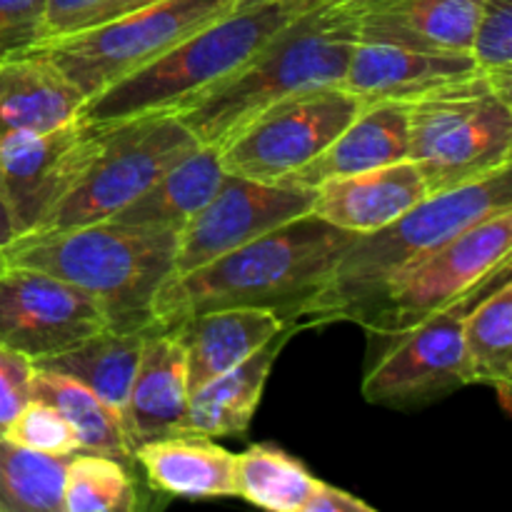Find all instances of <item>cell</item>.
Returning a JSON list of instances; mask_svg holds the SVG:
<instances>
[{
	"label": "cell",
	"instance_id": "cell-5",
	"mask_svg": "<svg viewBox=\"0 0 512 512\" xmlns=\"http://www.w3.org/2000/svg\"><path fill=\"white\" fill-rule=\"evenodd\" d=\"M315 0H235L225 13L148 65L85 100L78 118L108 125L148 113H178L253 58L285 23Z\"/></svg>",
	"mask_w": 512,
	"mask_h": 512
},
{
	"label": "cell",
	"instance_id": "cell-12",
	"mask_svg": "<svg viewBox=\"0 0 512 512\" xmlns=\"http://www.w3.org/2000/svg\"><path fill=\"white\" fill-rule=\"evenodd\" d=\"M315 190L225 173L213 198L180 228L173 275H185L313 208Z\"/></svg>",
	"mask_w": 512,
	"mask_h": 512
},
{
	"label": "cell",
	"instance_id": "cell-3",
	"mask_svg": "<svg viewBox=\"0 0 512 512\" xmlns=\"http://www.w3.org/2000/svg\"><path fill=\"white\" fill-rule=\"evenodd\" d=\"M505 208H512L510 165L478 183L428 195L383 228L355 235L295 320L300 318L308 325L330 320L360 323L395 280L423 263L460 230Z\"/></svg>",
	"mask_w": 512,
	"mask_h": 512
},
{
	"label": "cell",
	"instance_id": "cell-16",
	"mask_svg": "<svg viewBox=\"0 0 512 512\" xmlns=\"http://www.w3.org/2000/svg\"><path fill=\"white\" fill-rule=\"evenodd\" d=\"M483 0H348L358 40L423 53H468Z\"/></svg>",
	"mask_w": 512,
	"mask_h": 512
},
{
	"label": "cell",
	"instance_id": "cell-31",
	"mask_svg": "<svg viewBox=\"0 0 512 512\" xmlns=\"http://www.w3.org/2000/svg\"><path fill=\"white\" fill-rule=\"evenodd\" d=\"M468 55L495 88L512 93V0L480 3Z\"/></svg>",
	"mask_w": 512,
	"mask_h": 512
},
{
	"label": "cell",
	"instance_id": "cell-38",
	"mask_svg": "<svg viewBox=\"0 0 512 512\" xmlns=\"http://www.w3.org/2000/svg\"><path fill=\"white\" fill-rule=\"evenodd\" d=\"M150 3H155V0H110V5L105 8V15L100 23H105V20H110V18H118V15H125V13H130V10H138V8H143V5H150Z\"/></svg>",
	"mask_w": 512,
	"mask_h": 512
},
{
	"label": "cell",
	"instance_id": "cell-4",
	"mask_svg": "<svg viewBox=\"0 0 512 512\" xmlns=\"http://www.w3.org/2000/svg\"><path fill=\"white\" fill-rule=\"evenodd\" d=\"M175 250L178 230L100 220L15 235L3 260L88 293L113 330H143L153 325V300L173 275Z\"/></svg>",
	"mask_w": 512,
	"mask_h": 512
},
{
	"label": "cell",
	"instance_id": "cell-20",
	"mask_svg": "<svg viewBox=\"0 0 512 512\" xmlns=\"http://www.w3.org/2000/svg\"><path fill=\"white\" fill-rule=\"evenodd\" d=\"M408 153V105L393 100L370 103L360 108V113L340 130L338 138L318 158L283 180V185L318 188L325 180L403 163L408 160Z\"/></svg>",
	"mask_w": 512,
	"mask_h": 512
},
{
	"label": "cell",
	"instance_id": "cell-10",
	"mask_svg": "<svg viewBox=\"0 0 512 512\" xmlns=\"http://www.w3.org/2000/svg\"><path fill=\"white\" fill-rule=\"evenodd\" d=\"M343 85H323L278 100L220 145L225 173L283 183L318 158L360 113Z\"/></svg>",
	"mask_w": 512,
	"mask_h": 512
},
{
	"label": "cell",
	"instance_id": "cell-21",
	"mask_svg": "<svg viewBox=\"0 0 512 512\" xmlns=\"http://www.w3.org/2000/svg\"><path fill=\"white\" fill-rule=\"evenodd\" d=\"M85 95L48 58L18 53L0 58V138L48 133L80 115Z\"/></svg>",
	"mask_w": 512,
	"mask_h": 512
},
{
	"label": "cell",
	"instance_id": "cell-2",
	"mask_svg": "<svg viewBox=\"0 0 512 512\" xmlns=\"http://www.w3.org/2000/svg\"><path fill=\"white\" fill-rule=\"evenodd\" d=\"M355 45L353 10L345 3L315 0L235 73L183 105L178 118L200 145L220 148L278 100L343 83Z\"/></svg>",
	"mask_w": 512,
	"mask_h": 512
},
{
	"label": "cell",
	"instance_id": "cell-19",
	"mask_svg": "<svg viewBox=\"0 0 512 512\" xmlns=\"http://www.w3.org/2000/svg\"><path fill=\"white\" fill-rule=\"evenodd\" d=\"M310 213L348 233H373L428 198L410 160L320 183Z\"/></svg>",
	"mask_w": 512,
	"mask_h": 512
},
{
	"label": "cell",
	"instance_id": "cell-9",
	"mask_svg": "<svg viewBox=\"0 0 512 512\" xmlns=\"http://www.w3.org/2000/svg\"><path fill=\"white\" fill-rule=\"evenodd\" d=\"M510 248L512 208L485 215L395 280L360 325L393 335L448 305L473 300L493 280L510 275Z\"/></svg>",
	"mask_w": 512,
	"mask_h": 512
},
{
	"label": "cell",
	"instance_id": "cell-14",
	"mask_svg": "<svg viewBox=\"0 0 512 512\" xmlns=\"http://www.w3.org/2000/svg\"><path fill=\"white\" fill-rule=\"evenodd\" d=\"M100 125L80 118L48 133L0 138V190L18 235L35 230L83 175L98 148Z\"/></svg>",
	"mask_w": 512,
	"mask_h": 512
},
{
	"label": "cell",
	"instance_id": "cell-36",
	"mask_svg": "<svg viewBox=\"0 0 512 512\" xmlns=\"http://www.w3.org/2000/svg\"><path fill=\"white\" fill-rule=\"evenodd\" d=\"M305 512H375V508L365 503V500L345 493V490L333 488V485L318 480L308 505H305Z\"/></svg>",
	"mask_w": 512,
	"mask_h": 512
},
{
	"label": "cell",
	"instance_id": "cell-39",
	"mask_svg": "<svg viewBox=\"0 0 512 512\" xmlns=\"http://www.w3.org/2000/svg\"><path fill=\"white\" fill-rule=\"evenodd\" d=\"M333 3H348V0H333Z\"/></svg>",
	"mask_w": 512,
	"mask_h": 512
},
{
	"label": "cell",
	"instance_id": "cell-25",
	"mask_svg": "<svg viewBox=\"0 0 512 512\" xmlns=\"http://www.w3.org/2000/svg\"><path fill=\"white\" fill-rule=\"evenodd\" d=\"M150 328L143 330H113L105 328L90 338L80 340L73 348L58 355L35 360L33 368L50 370V373L65 375L75 383L93 390L100 400L118 410L123 418L125 403H128L130 385H133L135 370H138L140 350Z\"/></svg>",
	"mask_w": 512,
	"mask_h": 512
},
{
	"label": "cell",
	"instance_id": "cell-24",
	"mask_svg": "<svg viewBox=\"0 0 512 512\" xmlns=\"http://www.w3.org/2000/svg\"><path fill=\"white\" fill-rule=\"evenodd\" d=\"M223 175L220 148L198 145L193 153L165 170L148 190L130 200L110 220L138 225V228H165L180 233V228L213 198Z\"/></svg>",
	"mask_w": 512,
	"mask_h": 512
},
{
	"label": "cell",
	"instance_id": "cell-28",
	"mask_svg": "<svg viewBox=\"0 0 512 512\" xmlns=\"http://www.w3.org/2000/svg\"><path fill=\"white\" fill-rule=\"evenodd\" d=\"M238 498L273 512H305L318 478L278 445H250L235 455Z\"/></svg>",
	"mask_w": 512,
	"mask_h": 512
},
{
	"label": "cell",
	"instance_id": "cell-7",
	"mask_svg": "<svg viewBox=\"0 0 512 512\" xmlns=\"http://www.w3.org/2000/svg\"><path fill=\"white\" fill-rule=\"evenodd\" d=\"M198 145L178 113H148L100 125L88 168L35 230L110 220Z\"/></svg>",
	"mask_w": 512,
	"mask_h": 512
},
{
	"label": "cell",
	"instance_id": "cell-35",
	"mask_svg": "<svg viewBox=\"0 0 512 512\" xmlns=\"http://www.w3.org/2000/svg\"><path fill=\"white\" fill-rule=\"evenodd\" d=\"M108 5L110 0H45L43 38H40V43L98 25Z\"/></svg>",
	"mask_w": 512,
	"mask_h": 512
},
{
	"label": "cell",
	"instance_id": "cell-29",
	"mask_svg": "<svg viewBox=\"0 0 512 512\" xmlns=\"http://www.w3.org/2000/svg\"><path fill=\"white\" fill-rule=\"evenodd\" d=\"M68 458L20 448L0 435V512H63Z\"/></svg>",
	"mask_w": 512,
	"mask_h": 512
},
{
	"label": "cell",
	"instance_id": "cell-23",
	"mask_svg": "<svg viewBox=\"0 0 512 512\" xmlns=\"http://www.w3.org/2000/svg\"><path fill=\"white\" fill-rule=\"evenodd\" d=\"M293 333L295 328L283 330L278 338L255 350L243 363L225 370L223 375L208 380L195 393H190L188 413H185L180 435H200V438L243 435L253 423V415L263 398V388L268 383L275 360H278V353Z\"/></svg>",
	"mask_w": 512,
	"mask_h": 512
},
{
	"label": "cell",
	"instance_id": "cell-18",
	"mask_svg": "<svg viewBox=\"0 0 512 512\" xmlns=\"http://www.w3.org/2000/svg\"><path fill=\"white\" fill-rule=\"evenodd\" d=\"M295 323L270 308H218L195 313L175 325L185 350L188 393L235 368Z\"/></svg>",
	"mask_w": 512,
	"mask_h": 512
},
{
	"label": "cell",
	"instance_id": "cell-37",
	"mask_svg": "<svg viewBox=\"0 0 512 512\" xmlns=\"http://www.w3.org/2000/svg\"><path fill=\"white\" fill-rule=\"evenodd\" d=\"M15 235H18V228H15V220H13V213H10V208H8V200H5L3 190H0V268H5L3 253Z\"/></svg>",
	"mask_w": 512,
	"mask_h": 512
},
{
	"label": "cell",
	"instance_id": "cell-1",
	"mask_svg": "<svg viewBox=\"0 0 512 512\" xmlns=\"http://www.w3.org/2000/svg\"><path fill=\"white\" fill-rule=\"evenodd\" d=\"M358 233L305 213L185 275H170L153 300V323L175 328L218 308H270L293 323Z\"/></svg>",
	"mask_w": 512,
	"mask_h": 512
},
{
	"label": "cell",
	"instance_id": "cell-6",
	"mask_svg": "<svg viewBox=\"0 0 512 512\" xmlns=\"http://www.w3.org/2000/svg\"><path fill=\"white\" fill-rule=\"evenodd\" d=\"M408 135L428 195L478 183L510 165L512 98L480 75L410 103Z\"/></svg>",
	"mask_w": 512,
	"mask_h": 512
},
{
	"label": "cell",
	"instance_id": "cell-33",
	"mask_svg": "<svg viewBox=\"0 0 512 512\" xmlns=\"http://www.w3.org/2000/svg\"><path fill=\"white\" fill-rule=\"evenodd\" d=\"M45 0H0V58L30 50L43 38Z\"/></svg>",
	"mask_w": 512,
	"mask_h": 512
},
{
	"label": "cell",
	"instance_id": "cell-22",
	"mask_svg": "<svg viewBox=\"0 0 512 512\" xmlns=\"http://www.w3.org/2000/svg\"><path fill=\"white\" fill-rule=\"evenodd\" d=\"M133 463L140 465L150 488L170 498H238L235 453L215 445L213 438L168 435L148 440L133 450Z\"/></svg>",
	"mask_w": 512,
	"mask_h": 512
},
{
	"label": "cell",
	"instance_id": "cell-30",
	"mask_svg": "<svg viewBox=\"0 0 512 512\" xmlns=\"http://www.w3.org/2000/svg\"><path fill=\"white\" fill-rule=\"evenodd\" d=\"M138 488L128 463L103 453L78 450L65 463L63 512H130Z\"/></svg>",
	"mask_w": 512,
	"mask_h": 512
},
{
	"label": "cell",
	"instance_id": "cell-11",
	"mask_svg": "<svg viewBox=\"0 0 512 512\" xmlns=\"http://www.w3.org/2000/svg\"><path fill=\"white\" fill-rule=\"evenodd\" d=\"M470 305L473 300H460L393 333L390 348L365 373L363 398L373 405L413 408L468 385L463 315Z\"/></svg>",
	"mask_w": 512,
	"mask_h": 512
},
{
	"label": "cell",
	"instance_id": "cell-13",
	"mask_svg": "<svg viewBox=\"0 0 512 512\" xmlns=\"http://www.w3.org/2000/svg\"><path fill=\"white\" fill-rule=\"evenodd\" d=\"M110 328L95 298L33 268H0V345L28 360L48 358Z\"/></svg>",
	"mask_w": 512,
	"mask_h": 512
},
{
	"label": "cell",
	"instance_id": "cell-17",
	"mask_svg": "<svg viewBox=\"0 0 512 512\" xmlns=\"http://www.w3.org/2000/svg\"><path fill=\"white\" fill-rule=\"evenodd\" d=\"M188 398L183 345L175 330L153 323L143 340L138 370L123 410L130 450L148 440L183 433Z\"/></svg>",
	"mask_w": 512,
	"mask_h": 512
},
{
	"label": "cell",
	"instance_id": "cell-32",
	"mask_svg": "<svg viewBox=\"0 0 512 512\" xmlns=\"http://www.w3.org/2000/svg\"><path fill=\"white\" fill-rule=\"evenodd\" d=\"M3 438L20 448L43 455H58V458H68L80 450L73 428L60 418V413H55L48 403L38 398H30L23 405V410L5 428Z\"/></svg>",
	"mask_w": 512,
	"mask_h": 512
},
{
	"label": "cell",
	"instance_id": "cell-26",
	"mask_svg": "<svg viewBox=\"0 0 512 512\" xmlns=\"http://www.w3.org/2000/svg\"><path fill=\"white\" fill-rule=\"evenodd\" d=\"M468 385H493L508 408L512 380V285L503 278L463 315Z\"/></svg>",
	"mask_w": 512,
	"mask_h": 512
},
{
	"label": "cell",
	"instance_id": "cell-34",
	"mask_svg": "<svg viewBox=\"0 0 512 512\" xmlns=\"http://www.w3.org/2000/svg\"><path fill=\"white\" fill-rule=\"evenodd\" d=\"M33 360L0 345V435L30 400Z\"/></svg>",
	"mask_w": 512,
	"mask_h": 512
},
{
	"label": "cell",
	"instance_id": "cell-8",
	"mask_svg": "<svg viewBox=\"0 0 512 512\" xmlns=\"http://www.w3.org/2000/svg\"><path fill=\"white\" fill-rule=\"evenodd\" d=\"M233 3L235 0H155L105 23L43 40L30 48V53L48 58L83 90L85 98H93L218 18Z\"/></svg>",
	"mask_w": 512,
	"mask_h": 512
},
{
	"label": "cell",
	"instance_id": "cell-15",
	"mask_svg": "<svg viewBox=\"0 0 512 512\" xmlns=\"http://www.w3.org/2000/svg\"><path fill=\"white\" fill-rule=\"evenodd\" d=\"M480 75L483 73L468 53H423L358 40L340 85L353 93L360 105L383 100L410 105L425 95L470 83Z\"/></svg>",
	"mask_w": 512,
	"mask_h": 512
},
{
	"label": "cell",
	"instance_id": "cell-27",
	"mask_svg": "<svg viewBox=\"0 0 512 512\" xmlns=\"http://www.w3.org/2000/svg\"><path fill=\"white\" fill-rule=\"evenodd\" d=\"M30 398L43 400L55 413H60V418L73 428L80 450L133 463V450H130L128 435H125L123 418L93 390L65 378V375L33 368Z\"/></svg>",
	"mask_w": 512,
	"mask_h": 512
}]
</instances>
